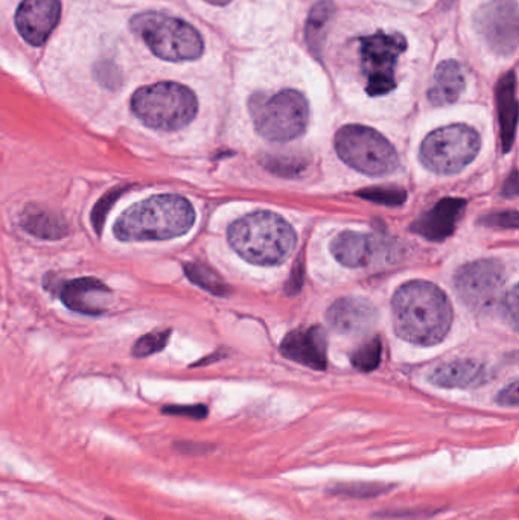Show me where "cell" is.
<instances>
[{"label": "cell", "instance_id": "cell-9", "mask_svg": "<svg viewBox=\"0 0 519 520\" xmlns=\"http://www.w3.org/2000/svg\"><path fill=\"white\" fill-rule=\"evenodd\" d=\"M361 69L367 78V93L370 96H384L393 92L396 83V67L399 57L407 51V40L399 32L387 34L384 31L364 35L358 39Z\"/></svg>", "mask_w": 519, "mask_h": 520}, {"label": "cell", "instance_id": "cell-19", "mask_svg": "<svg viewBox=\"0 0 519 520\" xmlns=\"http://www.w3.org/2000/svg\"><path fill=\"white\" fill-rule=\"evenodd\" d=\"M498 118H500L501 139L504 153H509L515 140L518 122V99H516V75L509 72L501 78L497 86Z\"/></svg>", "mask_w": 519, "mask_h": 520}, {"label": "cell", "instance_id": "cell-11", "mask_svg": "<svg viewBox=\"0 0 519 520\" xmlns=\"http://www.w3.org/2000/svg\"><path fill=\"white\" fill-rule=\"evenodd\" d=\"M475 29L495 54L510 57L518 51L519 16L516 0H489L475 14Z\"/></svg>", "mask_w": 519, "mask_h": 520}, {"label": "cell", "instance_id": "cell-2", "mask_svg": "<svg viewBox=\"0 0 519 520\" xmlns=\"http://www.w3.org/2000/svg\"><path fill=\"white\" fill-rule=\"evenodd\" d=\"M192 204L180 195H156L125 210L116 221V238L124 242L166 241L194 226Z\"/></svg>", "mask_w": 519, "mask_h": 520}, {"label": "cell", "instance_id": "cell-17", "mask_svg": "<svg viewBox=\"0 0 519 520\" xmlns=\"http://www.w3.org/2000/svg\"><path fill=\"white\" fill-rule=\"evenodd\" d=\"M465 209V200L445 198V200L439 201L433 209L424 213L421 218L416 219L411 230L430 241H443L453 235Z\"/></svg>", "mask_w": 519, "mask_h": 520}, {"label": "cell", "instance_id": "cell-26", "mask_svg": "<svg viewBox=\"0 0 519 520\" xmlns=\"http://www.w3.org/2000/svg\"><path fill=\"white\" fill-rule=\"evenodd\" d=\"M169 337H171V330H157V332L147 333L134 344L133 355L136 358H145V356L159 353L160 350L165 349Z\"/></svg>", "mask_w": 519, "mask_h": 520}, {"label": "cell", "instance_id": "cell-18", "mask_svg": "<svg viewBox=\"0 0 519 520\" xmlns=\"http://www.w3.org/2000/svg\"><path fill=\"white\" fill-rule=\"evenodd\" d=\"M466 89V73L462 64L454 60L443 61L434 72L428 89V101L434 107H445L459 101Z\"/></svg>", "mask_w": 519, "mask_h": 520}, {"label": "cell", "instance_id": "cell-10", "mask_svg": "<svg viewBox=\"0 0 519 520\" xmlns=\"http://www.w3.org/2000/svg\"><path fill=\"white\" fill-rule=\"evenodd\" d=\"M504 279V267L498 260H475L457 271L454 288L471 311L486 312L500 299Z\"/></svg>", "mask_w": 519, "mask_h": 520}, {"label": "cell", "instance_id": "cell-14", "mask_svg": "<svg viewBox=\"0 0 519 520\" xmlns=\"http://www.w3.org/2000/svg\"><path fill=\"white\" fill-rule=\"evenodd\" d=\"M326 320L338 333L361 335L373 329L378 321V311L369 300L343 297L329 306Z\"/></svg>", "mask_w": 519, "mask_h": 520}, {"label": "cell", "instance_id": "cell-3", "mask_svg": "<svg viewBox=\"0 0 519 520\" xmlns=\"http://www.w3.org/2000/svg\"><path fill=\"white\" fill-rule=\"evenodd\" d=\"M227 239L242 259L261 267L284 264L297 244L293 227L271 212L242 216L229 227Z\"/></svg>", "mask_w": 519, "mask_h": 520}, {"label": "cell", "instance_id": "cell-37", "mask_svg": "<svg viewBox=\"0 0 519 520\" xmlns=\"http://www.w3.org/2000/svg\"><path fill=\"white\" fill-rule=\"evenodd\" d=\"M411 2H422V0H411Z\"/></svg>", "mask_w": 519, "mask_h": 520}, {"label": "cell", "instance_id": "cell-28", "mask_svg": "<svg viewBox=\"0 0 519 520\" xmlns=\"http://www.w3.org/2000/svg\"><path fill=\"white\" fill-rule=\"evenodd\" d=\"M122 192H124V189L122 188L115 189V191H110L109 194L104 195V197L99 200V203L96 204L95 209H93L92 222L93 227H95L96 233H98V235H101L107 213H109V210L112 209V206L116 203V200L121 197Z\"/></svg>", "mask_w": 519, "mask_h": 520}, {"label": "cell", "instance_id": "cell-30", "mask_svg": "<svg viewBox=\"0 0 519 520\" xmlns=\"http://www.w3.org/2000/svg\"><path fill=\"white\" fill-rule=\"evenodd\" d=\"M484 226L500 227V229H516L518 227V212L516 210H507V212L492 213L481 219Z\"/></svg>", "mask_w": 519, "mask_h": 520}, {"label": "cell", "instance_id": "cell-8", "mask_svg": "<svg viewBox=\"0 0 519 520\" xmlns=\"http://www.w3.org/2000/svg\"><path fill=\"white\" fill-rule=\"evenodd\" d=\"M480 134L465 124L448 125L425 137L419 159L428 171L453 175L463 171L480 151Z\"/></svg>", "mask_w": 519, "mask_h": 520}, {"label": "cell", "instance_id": "cell-29", "mask_svg": "<svg viewBox=\"0 0 519 520\" xmlns=\"http://www.w3.org/2000/svg\"><path fill=\"white\" fill-rule=\"evenodd\" d=\"M162 413L166 416L186 417L192 420H204L207 408L204 405H168L163 406Z\"/></svg>", "mask_w": 519, "mask_h": 520}, {"label": "cell", "instance_id": "cell-36", "mask_svg": "<svg viewBox=\"0 0 519 520\" xmlns=\"http://www.w3.org/2000/svg\"><path fill=\"white\" fill-rule=\"evenodd\" d=\"M104 520H115V519H113V517H106V519H104Z\"/></svg>", "mask_w": 519, "mask_h": 520}, {"label": "cell", "instance_id": "cell-31", "mask_svg": "<svg viewBox=\"0 0 519 520\" xmlns=\"http://www.w3.org/2000/svg\"><path fill=\"white\" fill-rule=\"evenodd\" d=\"M504 309H506L507 320L512 323L513 329L518 327V286H513L507 292L506 299H504Z\"/></svg>", "mask_w": 519, "mask_h": 520}, {"label": "cell", "instance_id": "cell-24", "mask_svg": "<svg viewBox=\"0 0 519 520\" xmlns=\"http://www.w3.org/2000/svg\"><path fill=\"white\" fill-rule=\"evenodd\" d=\"M185 273L191 282H194L195 285L200 286V288L206 289V291L211 292V294L220 295V297L229 294V286H227V283L224 282L214 270L206 267V265L186 264Z\"/></svg>", "mask_w": 519, "mask_h": 520}, {"label": "cell", "instance_id": "cell-25", "mask_svg": "<svg viewBox=\"0 0 519 520\" xmlns=\"http://www.w3.org/2000/svg\"><path fill=\"white\" fill-rule=\"evenodd\" d=\"M381 356H383V344L379 338H369L364 341L354 353H352V364L357 370L369 373L376 370L381 364Z\"/></svg>", "mask_w": 519, "mask_h": 520}, {"label": "cell", "instance_id": "cell-6", "mask_svg": "<svg viewBox=\"0 0 519 520\" xmlns=\"http://www.w3.org/2000/svg\"><path fill=\"white\" fill-rule=\"evenodd\" d=\"M249 107L256 131L270 142H290L308 127V101L297 90H282L273 96L256 93Z\"/></svg>", "mask_w": 519, "mask_h": 520}, {"label": "cell", "instance_id": "cell-12", "mask_svg": "<svg viewBox=\"0 0 519 520\" xmlns=\"http://www.w3.org/2000/svg\"><path fill=\"white\" fill-rule=\"evenodd\" d=\"M61 19L60 0H23L16 13V28L31 46L48 42Z\"/></svg>", "mask_w": 519, "mask_h": 520}, {"label": "cell", "instance_id": "cell-33", "mask_svg": "<svg viewBox=\"0 0 519 520\" xmlns=\"http://www.w3.org/2000/svg\"><path fill=\"white\" fill-rule=\"evenodd\" d=\"M174 448H176V451H179L180 454L201 455L211 451L212 446L201 443H191V441H180V443L174 444Z\"/></svg>", "mask_w": 519, "mask_h": 520}, {"label": "cell", "instance_id": "cell-7", "mask_svg": "<svg viewBox=\"0 0 519 520\" xmlns=\"http://www.w3.org/2000/svg\"><path fill=\"white\" fill-rule=\"evenodd\" d=\"M334 146L346 165L370 177H384L398 169L395 146L373 128L346 125L335 134Z\"/></svg>", "mask_w": 519, "mask_h": 520}, {"label": "cell", "instance_id": "cell-1", "mask_svg": "<svg viewBox=\"0 0 519 520\" xmlns=\"http://www.w3.org/2000/svg\"><path fill=\"white\" fill-rule=\"evenodd\" d=\"M392 315L396 335L419 346L445 340L453 324V306L445 292L425 280L404 283L395 292Z\"/></svg>", "mask_w": 519, "mask_h": 520}, {"label": "cell", "instance_id": "cell-34", "mask_svg": "<svg viewBox=\"0 0 519 520\" xmlns=\"http://www.w3.org/2000/svg\"><path fill=\"white\" fill-rule=\"evenodd\" d=\"M503 194L507 195V197H516L518 195V174H516V171L512 172L509 180L504 184Z\"/></svg>", "mask_w": 519, "mask_h": 520}, {"label": "cell", "instance_id": "cell-22", "mask_svg": "<svg viewBox=\"0 0 519 520\" xmlns=\"http://www.w3.org/2000/svg\"><path fill=\"white\" fill-rule=\"evenodd\" d=\"M334 14V2L332 0H320L311 8L308 20H306V43H308L309 51L313 52L319 60L322 58L326 35H328L329 25H331Z\"/></svg>", "mask_w": 519, "mask_h": 520}, {"label": "cell", "instance_id": "cell-5", "mask_svg": "<svg viewBox=\"0 0 519 520\" xmlns=\"http://www.w3.org/2000/svg\"><path fill=\"white\" fill-rule=\"evenodd\" d=\"M130 28L162 60L179 63L197 60L203 55L204 42L200 32L177 17L148 11L134 16Z\"/></svg>", "mask_w": 519, "mask_h": 520}, {"label": "cell", "instance_id": "cell-32", "mask_svg": "<svg viewBox=\"0 0 519 520\" xmlns=\"http://www.w3.org/2000/svg\"><path fill=\"white\" fill-rule=\"evenodd\" d=\"M518 381L510 382L507 387H504L503 390L498 393L497 403L501 406H507V408H515L519 403V393H518Z\"/></svg>", "mask_w": 519, "mask_h": 520}, {"label": "cell", "instance_id": "cell-16", "mask_svg": "<svg viewBox=\"0 0 519 520\" xmlns=\"http://www.w3.org/2000/svg\"><path fill=\"white\" fill-rule=\"evenodd\" d=\"M495 373L477 359H456L445 362L430 373V382L440 388H477L488 384Z\"/></svg>", "mask_w": 519, "mask_h": 520}, {"label": "cell", "instance_id": "cell-15", "mask_svg": "<svg viewBox=\"0 0 519 520\" xmlns=\"http://www.w3.org/2000/svg\"><path fill=\"white\" fill-rule=\"evenodd\" d=\"M61 302L84 315H101L106 312L107 302L112 295L109 286L93 277H81L61 286Z\"/></svg>", "mask_w": 519, "mask_h": 520}, {"label": "cell", "instance_id": "cell-13", "mask_svg": "<svg viewBox=\"0 0 519 520\" xmlns=\"http://www.w3.org/2000/svg\"><path fill=\"white\" fill-rule=\"evenodd\" d=\"M285 358L313 370H325L328 365V338L320 326L296 329L288 333L281 344Z\"/></svg>", "mask_w": 519, "mask_h": 520}, {"label": "cell", "instance_id": "cell-23", "mask_svg": "<svg viewBox=\"0 0 519 520\" xmlns=\"http://www.w3.org/2000/svg\"><path fill=\"white\" fill-rule=\"evenodd\" d=\"M395 487V484H383V482H349V484H335L328 489V493L343 498L375 499L387 495Z\"/></svg>", "mask_w": 519, "mask_h": 520}, {"label": "cell", "instance_id": "cell-20", "mask_svg": "<svg viewBox=\"0 0 519 520\" xmlns=\"http://www.w3.org/2000/svg\"><path fill=\"white\" fill-rule=\"evenodd\" d=\"M331 251L344 267H366L373 259V241L364 233L343 232L331 242Z\"/></svg>", "mask_w": 519, "mask_h": 520}, {"label": "cell", "instance_id": "cell-35", "mask_svg": "<svg viewBox=\"0 0 519 520\" xmlns=\"http://www.w3.org/2000/svg\"><path fill=\"white\" fill-rule=\"evenodd\" d=\"M209 4L217 5V7H224V5L229 4L230 0H206Z\"/></svg>", "mask_w": 519, "mask_h": 520}, {"label": "cell", "instance_id": "cell-4", "mask_svg": "<svg viewBox=\"0 0 519 520\" xmlns=\"http://www.w3.org/2000/svg\"><path fill=\"white\" fill-rule=\"evenodd\" d=\"M131 110L147 127L177 131L194 121L198 101L195 93L182 84L157 83L134 93Z\"/></svg>", "mask_w": 519, "mask_h": 520}, {"label": "cell", "instance_id": "cell-21", "mask_svg": "<svg viewBox=\"0 0 519 520\" xmlns=\"http://www.w3.org/2000/svg\"><path fill=\"white\" fill-rule=\"evenodd\" d=\"M22 226L29 235L52 241L64 238L69 233L63 216L39 206L26 207L22 215Z\"/></svg>", "mask_w": 519, "mask_h": 520}, {"label": "cell", "instance_id": "cell-27", "mask_svg": "<svg viewBox=\"0 0 519 520\" xmlns=\"http://www.w3.org/2000/svg\"><path fill=\"white\" fill-rule=\"evenodd\" d=\"M358 195L366 198V200L375 201V203L386 204V206H398L405 201V192L401 189L375 188L360 192Z\"/></svg>", "mask_w": 519, "mask_h": 520}]
</instances>
